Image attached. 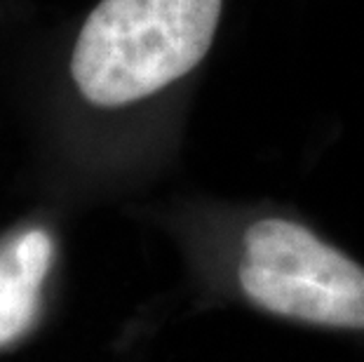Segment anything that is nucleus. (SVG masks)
<instances>
[{
    "label": "nucleus",
    "mask_w": 364,
    "mask_h": 362,
    "mask_svg": "<svg viewBox=\"0 0 364 362\" xmlns=\"http://www.w3.org/2000/svg\"><path fill=\"white\" fill-rule=\"evenodd\" d=\"M226 0H99L75 38L71 78L95 109H127L191 78L212 52Z\"/></svg>",
    "instance_id": "f257e3e1"
},
{
    "label": "nucleus",
    "mask_w": 364,
    "mask_h": 362,
    "mask_svg": "<svg viewBox=\"0 0 364 362\" xmlns=\"http://www.w3.org/2000/svg\"><path fill=\"white\" fill-rule=\"evenodd\" d=\"M54 259L48 230L28 228L0 245V348L33 325Z\"/></svg>",
    "instance_id": "7ed1b4c3"
},
{
    "label": "nucleus",
    "mask_w": 364,
    "mask_h": 362,
    "mask_svg": "<svg viewBox=\"0 0 364 362\" xmlns=\"http://www.w3.org/2000/svg\"><path fill=\"white\" fill-rule=\"evenodd\" d=\"M235 275L261 311L308 325L364 329V266L301 221L254 219L240 240Z\"/></svg>",
    "instance_id": "f03ea898"
}]
</instances>
